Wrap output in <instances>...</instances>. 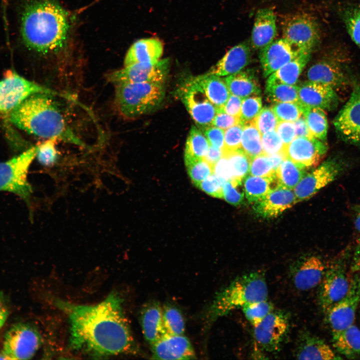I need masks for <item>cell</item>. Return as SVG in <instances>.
<instances>
[{"label":"cell","mask_w":360,"mask_h":360,"mask_svg":"<svg viewBox=\"0 0 360 360\" xmlns=\"http://www.w3.org/2000/svg\"><path fill=\"white\" fill-rule=\"evenodd\" d=\"M312 52L303 51L296 58L273 72L284 83L294 85L311 56Z\"/></svg>","instance_id":"836d02e7"},{"label":"cell","mask_w":360,"mask_h":360,"mask_svg":"<svg viewBox=\"0 0 360 360\" xmlns=\"http://www.w3.org/2000/svg\"><path fill=\"white\" fill-rule=\"evenodd\" d=\"M303 115L311 136L326 142L328 122L324 110L318 108L304 106Z\"/></svg>","instance_id":"d590c367"},{"label":"cell","mask_w":360,"mask_h":360,"mask_svg":"<svg viewBox=\"0 0 360 360\" xmlns=\"http://www.w3.org/2000/svg\"><path fill=\"white\" fill-rule=\"evenodd\" d=\"M326 266L322 260L316 256L308 257L290 268L292 280L299 290H312L322 282Z\"/></svg>","instance_id":"44dd1931"},{"label":"cell","mask_w":360,"mask_h":360,"mask_svg":"<svg viewBox=\"0 0 360 360\" xmlns=\"http://www.w3.org/2000/svg\"><path fill=\"white\" fill-rule=\"evenodd\" d=\"M114 103L123 116L136 118L158 108L165 96L164 84L124 82L114 85Z\"/></svg>","instance_id":"5b68a950"},{"label":"cell","mask_w":360,"mask_h":360,"mask_svg":"<svg viewBox=\"0 0 360 360\" xmlns=\"http://www.w3.org/2000/svg\"><path fill=\"white\" fill-rule=\"evenodd\" d=\"M276 130L281 138L284 147L286 146L296 137L294 122H278Z\"/></svg>","instance_id":"db71d44e"},{"label":"cell","mask_w":360,"mask_h":360,"mask_svg":"<svg viewBox=\"0 0 360 360\" xmlns=\"http://www.w3.org/2000/svg\"><path fill=\"white\" fill-rule=\"evenodd\" d=\"M244 178V194L250 202H256L262 200L278 185L276 178H264L248 174Z\"/></svg>","instance_id":"d6a6232c"},{"label":"cell","mask_w":360,"mask_h":360,"mask_svg":"<svg viewBox=\"0 0 360 360\" xmlns=\"http://www.w3.org/2000/svg\"><path fill=\"white\" fill-rule=\"evenodd\" d=\"M288 326L286 316L283 312L274 310L254 326L256 344L268 352L278 350L288 330Z\"/></svg>","instance_id":"2e32d148"},{"label":"cell","mask_w":360,"mask_h":360,"mask_svg":"<svg viewBox=\"0 0 360 360\" xmlns=\"http://www.w3.org/2000/svg\"><path fill=\"white\" fill-rule=\"evenodd\" d=\"M298 86V100L304 106L332 110L338 104L336 90L328 85L308 80Z\"/></svg>","instance_id":"ffe728a7"},{"label":"cell","mask_w":360,"mask_h":360,"mask_svg":"<svg viewBox=\"0 0 360 360\" xmlns=\"http://www.w3.org/2000/svg\"><path fill=\"white\" fill-rule=\"evenodd\" d=\"M245 317L253 326L259 324L274 310L272 304L268 300L256 302L242 308Z\"/></svg>","instance_id":"b9f144b4"},{"label":"cell","mask_w":360,"mask_h":360,"mask_svg":"<svg viewBox=\"0 0 360 360\" xmlns=\"http://www.w3.org/2000/svg\"><path fill=\"white\" fill-rule=\"evenodd\" d=\"M294 122L295 126L296 137L312 136L303 114Z\"/></svg>","instance_id":"91938a15"},{"label":"cell","mask_w":360,"mask_h":360,"mask_svg":"<svg viewBox=\"0 0 360 360\" xmlns=\"http://www.w3.org/2000/svg\"><path fill=\"white\" fill-rule=\"evenodd\" d=\"M306 174V169L286 158L276 171L278 184L292 190Z\"/></svg>","instance_id":"e575fe53"},{"label":"cell","mask_w":360,"mask_h":360,"mask_svg":"<svg viewBox=\"0 0 360 360\" xmlns=\"http://www.w3.org/2000/svg\"><path fill=\"white\" fill-rule=\"evenodd\" d=\"M282 25V38L300 50L312 52L320 42L318 24L308 14L298 13L288 16L284 20Z\"/></svg>","instance_id":"30bf717a"},{"label":"cell","mask_w":360,"mask_h":360,"mask_svg":"<svg viewBox=\"0 0 360 360\" xmlns=\"http://www.w3.org/2000/svg\"><path fill=\"white\" fill-rule=\"evenodd\" d=\"M163 44L156 38L139 40L129 48L124 60V66L142 62H156L163 52Z\"/></svg>","instance_id":"4316f807"},{"label":"cell","mask_w":360,"mask_h":360,"mask_svg":"<svg viewBox=\"0 0 360 360\" xmlns=\"http://www.w3.org/2000/svg\"><path fill=\"white\" fill-rule=\"evenodd\" d=\"M223 156L222 150L210 145L208 150L204 159L214 166Z\"/></svg>","instance_id":"94428289"},{"label":"cell","mask_w":360,"mask_h":360,"mask_svg":"<svg viewBox=\"0 0 360 360\" xmlns=\"http://www.w3.org/2000/svg\"><path fill=\"white\" fill-rule=\"evenodd\" d=\"M53 96L44 94L30 96L8 114L10 122L37 136L88 148L69 125Z\"/></svg>","instance_id":"3957f363"},{"label":"cell","mask_w":360,"mask_h":360,"mask_svg":"<svg viewBox=\"0 0 360 360\" xmlns=\"http://www.w3.org/2000/svg\"><path fill=\"white\" fill-rule=\"evenodd\" d=\"M251 58L250 42L248 41L242 42L228 50L208 73L219 76L236 74L249 64Z\"/></svg>","instance_id":"cb8c5ba5"},{"label":"cell","mask_w":360,"mask_h":360,"mask_svg":"<svg viewBox=\"0 0 360 360\" xmlns=\"http://www.w3.org/2000/svg\"><path fill=\"white\" fill-rule=\"evenodd\" d=\"M332 343L336 350L348 358L360 355V330L354 324L332 335Z\"/></svg>","instance_id":"4dcf8cb0"},{"label":"cell","mask_w":360,"mask_h":360,"mask_svg":"<svg viewBox=\"0 0 360 360\" xmlns=\"http://www.w3.org/2000/svg\"><path fill=\"white\" fill-rule=\"evenodd\" d=\"M306 76L310 81L328 85L336 90L348 84L340 64L330 58H324L312 64L308 70Z\"/></svg>","instance_id":"7402d4cb"},{"label":"cell","mask_w":360,"mask_h":360,"mask_svg":"<svg viewBox=\"0 0 360 360\" xmlns=\"http://www.w3.org/2000/svg\"><path fill=\"white\" fill-rule=\"evenodd\" d=\"M249 174L252 176L274 178L276 171L272 168L268 155L262 154L251 160Z\"/></svg>","instance_id":"7dc6e473"},{"label":"cell","mask_w":360,"mask_h":360,"mask_svg":"<svg viewBox=\"0 0 360 360\" xmlns=\"http://www.w3.org/2000/svg\"><path fill=\"white\" fill-rule=\"evenodd\" d=\"M152 358L192 360L196 354L189 339L184 334H164L151 345Z\"/></svg>","instance_id":"ac0fdd59"},{"label":"cell","mask_w":360,"mask_h":360,"mask_svg":"<svg viewBox=\"0 0 360 360\" xmlns=\"http://www.w3.org/2000/svg\"><path fill=\"white\" fill-rule=\"evenodd\" d=\"M336 132L344 142L360 146V85L354 84L346 104L333 120Z\"/></svg>","instance_id":"5bb4252c"},{"label":"cell","mask_w":360,"mask_h":360,"mask_svg":"<svg viewBox=\"0 0 360 360\" xmlns=\"http://www.w3.org/2000/svg\"><path fill=\"white\" fill-rule=\"evenodd\" d=\"M270 108L278 122H294L303 114L304 106L300 102H275Z\"/></svg>","instance_id":"7bdbcfd3"},{"label":"cell","mask_w":360,"mask_h":360,"mask_svg":"<svg viewBox=\"0 0 360 360\" xmlns=\"http://www.w3.org/2000/svg\"><path fill=\"white\" fill-rule=\"evenodd\" d=\"M297 202L292 190L278 184L262 200L256 202L255 211L264 218L276 217Z\"/></svg>","instance_id":"603a6c76"},{"label":"cell","mask_w":360,"mask_h":360,"mask_svg":"<svg viewBox=\"0 0 360 360\" xmlns=\"http://www.w3.org/2000/svg\"><path fill=\"white\" fill-rule=\"evenodd\" d=\"M184 160L188 176L195 185L214 172V166L204 158L184 157Z\"/></svg>","instance_id":"60d3db41"},{"label":"cell","mask_w":360,"mask_h":360,"mask_svg":"<svg viewBox=\"0 0 360 360\" xmlns=\"http://www.w3.org/2000/svg\"><path fill=\"white\" fill-rule=\"evenodd\" d=\"M210 145L200 129L192 126L186 139L184 157L204 158L208 152Z\"/></svg>","instance_id":"74e56055"},{"label":"cell","mask_w":360,"mask_h":360,"mask_svg":"<svg viewBox=\"0 0 360 360\" xmlns=\"http://www.w3.org/2000/svg\"><path fill=\"white\" fill-rule=\"evenodd\" d=\"M274 170L276 171L282 161L286 158L284 151L268 156Z\"/></svg>","instance_id":"be15d7a7"},{"label":"cell","mask_w":360,"mask_h":360,"mask_svg":"<svg viewBox=\"0 0 360 360\" xmlns=\"http://www.w3.org/2000/svg\"><path fill=\"white\" fill-rule=\"evenodd\" d=\"M194 78L216 109L226 104L230 93L224 78L208 73Z\"/></svg>","instance_id":"f546056e"},{"label":"cell","mask_w":360,"mask_h":360,"mask_svg":"<svg viewBox=\"0 0 360 360\" xmlns=\"http://www.w3.org/2000/svg\"><path fill=\"white\" fill-rule=\"evenodd\" d=\"M20 12V36L26 47L45 54L64 46L69 22L60 6L50 0H26Z\"/></svg>","instance_id":"7a4b0ae2"},{"label":"cell","mask_w":360,"mask_h":360,"mask_svg":"<svg viewBox=\"0 0 360 360\" xmlns=\"http://www.w3.org/2000/svg\"><path fill=\"white\" fill-rule=\"evenodd\" d=\"M56 304L68 314L70 344L73 350L96 358L139 352L122 310V300L116 293L112 292L92 306L61 300Z\"/></svg>","instance_id":"6da1fadb"},{"label":"cell","mask_w":360,"mask_h":360,"mask_svg":"<svg viewBox=\"0 0 360 360\" xmlns=\"http://www.w3.org/2000/svg\"><path fill=\"white\" fill-rule=\"evenodd\" d=\"M203 131L210 145L223 150L224 138V130L211 126Z\"/></svg>","instance_id":"9f6ffc18"},{"label":"cell","mask_w":360,"mask_h":360,"mask_svg":"<svg viewBox=\"0 0 360 360\" xmlns=\"http://www.w3.org/2000/svg\"><path fill=\"white\" fill-rule=\"evenodd\" d=\"M214 172L217 176L222 178L225 181L234 180L230 162L228 159L225 156H222L214 164Z\"/></svg>","instance_id":"6f0895ef"},{"label":"cell","mask_w":360,"mask_h":360,"mask_svg":"<svg viewBox=\"0 0 360 360\" xmlns=\"http://www.w3.org/2000/svg\"><path fill=\"white\" fill-rule=\"evenodd\" d=\"M240 122V118L230 115L222 110L216 109V114L212 120V126L226 130Z\"/></svg>","instance_id":"11a10c76"},{"label":"cell","mask_w":360,"mask_h":360,"mask_svg":"<svg viewBox=\"0 0 360 360\" xmlns=\"http://www.w3.org/2000/svg\"><path fill=\"white\" fill-rule=\"evenodd\" d=\"M296 356L298 360L341 359L324 340L308 332L299 337Z\"/></svg>","instance_id":"484cf974"},{"label":"cell","mask_w":360,"mask_h":360,"mask_svg":"<svg viewBox=\"0 0 360 360\" xmlns=\"http://www.w3.org/2000/svg\"><path fill=\"white\" fill-rule=\"evenodd\" d=\"M243 129L242 122L224 130L223 152L241 148V140Z\"/></svg>","instance_id":"816d5d0a"},{"label":"cell","mask_w":360,"mask_h":360,"mask_svg":"<svg viewBox=\"0 0 360 360\" xmlns=\"http://www.w3.org/2000/svg\"><path fill=\"white\" fill-rule=\"evenodd\" d=\"M302 52L284 38L274 40L260 50L259 58L264 76L268 77Z\"/></svg>","instance_id":"d6986e66"},{"label":"cell","mask_w":360,"mask_h":360,"mask_svg":"<svg viewBox=\"0 0 360 360\" xmlns=\"http://www.w3.org/2000/svg\"><path fill=\"white\" fill-rule=\"evenodd\" d=\"M262 108V100L260 95L250 96L242 98L240 116V122L253 121Z\"/></svg>","instance_id":"f6af8a7d"},{"label":"cell","mask_w":360,"mask_h":360,"mask_svg":"<svg viewBox=\"0 0 360 360\" xmlns=\"http://www.w3.org/2000/svg\"><path fill=\"white\" fill-rule=\"evenodd\" d=\"M262 144L264 153L268 156L284 151L285 148L276 130L262 134Z\"/></svg>","instance_id":"f907efd6"},{"label":"cell","mask_w":360,"mask_h":360,"mask_svg":"<svg viewBox=\"0 0 360 360\" xmlns=\"http://www.w3.org/2000/svg\"><path fill=\"white\" fill-rule=\"evenodd\" d=\"M265 95L272 102H299L298 86L282 82L272 73L266 82Z\"/></svg>","instance_id":"1f68e13d"},{"label":"cell","mask_w":360,"mask_h":360,"mask_svg":"<svg viewBox=\"0 0 360 360\" xmlns=\"http://www.w3.org/2000/svg\"><path fill=\"white\" fill-rule=\"evenodd\" d=\"M328 146L316 138L296 137L284 148L287 158L306 169L314 168L326 155Z\"/></svg>","instance_id":"e0dca14e"},{"label":"cell","mask_w":360,"mask_h":360,"mask_svg":"<svg viewBox=\"0 0 360 360\" xmlns=\"http://www.w3.org/2000/svg\"><path fill=\"white\" fill-rule=\"evenodd\" d=\"M37 94L57 96L78 102L71 96L28 80L12 70L8 72L0 80V112L8 114L27 98Z\"/></svg>","instance_id":"8992f818"},{"label":"cell","mask_w":360,"mask_h":360,"mask_svg":"<svg viewBox=\"0 0 360 360\" xmlns=\"http://www.w3.org/2000/svg\"><path fill=\"white\" fill-rule=\"evenodd\" d=\"M360 302V274L350 279L346 294L326 312L332 332L336 334L354 324L356 309Z\"/></svg>","instance_id":"9a60e30c"},{"label":"cell","mask_w":360,"mask_h":360,"mask_svg":"<svg viewBox=\"0 0 360 360\" xmlns=\"http://www.w3.org/2000/svg\"><path fill=\"white\" fill-rule=\"evenodd\" d=\"M177 94L200 129L203 131L212 126L216 108L194 77L184 80L178 89Z\"/></svg>","instance_id":"9c48e42d"},{"label":"cell","mask_w":360,"mask_h":360,"mask_svg":"<svg viewBox=\"0 0 360 360\" xmlns=\"http://www.w3.org/2000/svg\"><path fill=\"white\" fill-rule=\"evenodd\" d=\"M41 342L40 334L34 326L23 322L14 324L5 334L0 359H30Z\"/></svg>","instance_id":"ba28073f"},{"label":"cell","mask_w":360,"mask_h":360,"mask_svg":"<svg viewBox=\"0 0 360 360\" xmlns=\"http://www.w3.org/2000/svg\"><path fill=\"white\" fill-rule=\"evenodd\" d=\"M343 19L352 40L360 48V5L346 9Z\"/></svg>","instance_id":"ee69618b"},{"label":"cell","mask_w":360,"mask_h":360,"mask_svg":"<svg viewBox=\"0 0 360 360\" xmlns=\"http://www.w3.org/2000/svg\"><path fill=\"white\" fill-rule=\"evenodd\" d=\"M170 66V61L168 58L154 63H136L112 72L108 74L106 78L114 85L124 82L164 84Z\"/></svg>","instance_id":"8fae6325"},{"label":"cell","mask_w":360,"mask_h":360,"mask_svg":"<svg viewBox=\"0 0 360 360\" xmlns=\"http://www.w3.org/2000/svg\"><path fill=\"white\" fill-rule=\"evenodd\" d=\"M140 325L145 340L153 344L164 334L162 319V308L156 302L147 304L142 309Z\"/></svg>","instance_id":"83f0119b"},{"label":"cell","mask_w":360,"mask_h":360,"mask_svg":"<svg viewBox=\"0 0 360 360\" xmlns=\"http://www.w3.org/2000/svg\"><path fill=\"white\" fill-rule=\"evenodd\" d=\"M276 16L270 8H262L256 13L252 30L250 46L261 50L274 41L276 36Z\"/></svg>","instance_id":"d4e9b609"},{"label":"cell","mask_w":360,"mask_h":360,"mask_svg":"<svg viewBox=\"0 0 360 360\" xmlns=\"http://www.w3.org/2000/svg\"><path fill=\"white\" fill-rule=\"evenodd\" d=\"M346 164L336 158H329L312 172L306 174L294 187L297 202L310 198L320 189L340 176Z\"/></svg>","instance_id":"7c38bea8"},{"label":"cell","mask_w":360,"mask_h":360,"mask_svg":"<svg viewBox=\"0 0 360 360\" xmlns=\"http://www.w3.org/2000/svg\"><path fill=\"white\" fill-rule=\"evenodd\" d=\"M229 160L234 176L232 182H241L249 172L251 160L242 148L223 152Z\"/></svg>","instance_id":"ab89813d"},{"label":"cell","mask_w":360,"mask_h":360,"mask_svg":"<svg viewBox=\"0 0 360 360\" xmlns=\"http://www.w3.org/2000/svg\"><path fill=\"white\" fill-rule=\"evenodd\" d=\"M351 270L353 272H360V236L357 240Z\"/></svg>","instance_id":"6125c7cd"},{"label":"cell","mask_w":360,"mask_h":360,"mask_svg":"<svg viewBox=\"0 0 360 360\" xmlns=\"http://www.w3.org/2000/svg\"><path fill=\"white\" fill-rule=\"evenodd\" d=\"M242 98L230 94L226 104L220 108L224 112L240 118Z\"/></svg>","instance_id":"680465c9"},{"label":"cell","mask_w":360,"mask_h":360,"mask_svg":"<svg viewBox=\"0 0 360 360\" xmlns=\"http://www.w3.org/2000/svg\"><path fill=\"white\" fill-rule=\"evenodd\" d=\"M230 94L242 98L260 95L261 90L258 80L252 70H242L224 78Z\"/></svg>","instance_id":"f1b7e54d"},{"label":"cell","mask_w":360,"mask_h":360,"mask_svg":"<svg viewBox=\"0 0 360 360\" xmlns=\"http://www.w3.org/2000/svg\"><path fill=\"white\" fill-rule=\"evenodd\" d=\"M354 225L356 230L360 232V205L354 208Z\"/></svg>","instance_id":"03108f58"},{"label":"cell","mask_w":360,"mask_h":360,"mask_svg":"<svg viewBox=\"0 0 360 360\" xmlns=\"http://www.w3.org/2000/svg\"><path fill=\"white\" fill-rule=\"evenodd\" d=\"M225 182L214 172L196 186L212 196L222 198H223V186Z\"/></svg>","instance_id":"681fc988"},{"label":"cell","mask_w":360,"mask_h":360,"mask_svg":"<svg viewBox=\"0 0 360 360\" xmlns=\"http://www.w3.org/2000/svg\"><path fill=\"white\" fill-rule=\"evenodd\" d=\"M241 148L250 160L264 154L262 144V134L254 120L243 124Z\"/></svg>","instance_id":"8d00e7d4"},{"label":"cell","mask_w":360,"mask_h":360,"mask_svg":"<svg viewBox=\"0 0 360 360\" xmlns=\"http://www.w3.org/2000/svg\"><path fill=\"white\" fill-rule=\"evenodd\" d=\"M241 184L234 186L230 181H226L223 186V198L229 204L237 206L242 204L244 192L240 190Z\"/></svg>","instance_id":"f5cc1de1"},{"label":"cell","mask_w":360,"mask_h":360,"mask_svg":"<svg viewBox=\"0 0 360 360\" xmlns=\"http://www.w3.org/2000/svg\"><path fill=\"white\" fill-rule=\"evenodd\" d=\"M36 152V146L7 161L0 162V191L14 193L28 205L32 190L27 176Z\"/></svg>","instance_id":"52a82bcc"},{"label":"cell","mask_w":360,"mask_h":360,"mask_svg":"<svg viewBox=\"0 0 360 360\" xmlns=\"http://www.w3.org/2000/svg\"><path fill=\"white\" fill-rule=\"evenodd\" d=\"M162 319L164 334H184V320L177 308L171 306L162 308Z\"/></svg>","instance_id":"f35d334b"},{"label":"cell","mask_w":360,"mask_h":360,"mask_svg":"<svg viewBox=\"0 0 360 360\" xmlns=\"http://www.w3.org/2000/svg\"><path fill=\"white\" fill-rule=\"evenodd\" d=\"M57 140L55 138H50L36 145V157L41 164L51 166L55 164L58 158L56 146Z\"/></svg>","instance_id":"bcb514c9"},{"label":"cell","mask_w":360,"mask_h":360,"mask_svg":"<svg viewBox=\"0 0 360 360\" xmlns=\"http://www.w3.org/2000/svg\"><path fill=\"white\" fill-rule=\"evenodd\" d=\"M350 284L346 264L344 260H336L326 267L319 295L320 305L324 312L346 294Z\"/></svg>","instance_id":"4fadbf2b"},{"label":"cell","mask_w":360,"mask_h":360,"mask_svg":"<svg viewBox=\"0 0 360 360\" xmlns=\"http://www.w3.org/2000/svg\"><path fill=\"white\" fill-rule=\"evenodd\" d=\"M8 314V310L2 296L0 294V329L4 324Z\"/></svg>","instance_id":"e7e4bbea"},{"label":"cell","mask_w":360,"mask_h":360,"mask_svg":"<svg viewBox=\"0 0 360 360\" xmlns=\"http://www.w3.org/2000/svg\"><path fill=\"white\" fill-rule=\"evenodd\" d=\"M254 122L261 134L276 130L278 122L272 108L268 106H264L261 109Z\"/></svg>","instance_id":"c3c4849f"},{"label":"cell","mask_w":360,"mask_h":360,"mask_svg":"<svg viewBox=\"0 0 360 360\" xmlns=\"http://www.w3.org/2000/svg\"><path fill=\"white\" fill-rule=\"evenodd\" d=\"M268 290L264 273L260 270L244 274L234 280L216 296L210 308L214 320L234 310L268 300Z\"/></svg>","instance_id":"277c9868"}]
</instances>
